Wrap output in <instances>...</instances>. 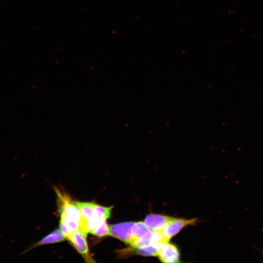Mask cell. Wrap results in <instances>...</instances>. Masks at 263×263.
I'll return each mask as SVG.
<instances>
[{
	"mask_svg": "<svg viewBox=\"0 0 263 263\" xmlns=\"http://www.w3.org/2000/svg\"><path fill=\"white\" fill-rule=\"evenodd\" d=\"M86 237L87 235L79 229L74 231L67 239L77 251L83 257L86 262H95L89 252Z\"/></svg>",
	"mask_w": 263,
	"mask_h": 263,
	"instance_id": "1",
	"label": "cell"
},
{
	"mask_svg": "<svg viewBox=\"0 0 263 263\" xmlns=\"http://www.w3.org/2000/svg\"><path fill=\"white\" fill-rule=\"evenodd\" d=\"M134 222H128L109 225V235L130 244L132 240L131 229Z\"/></svg>",
	"mask_w": 263,
	"mask_h": 263,
	"instance_id": "2",
	"label": "cell"
},
{
	"mask_svg": "<svg viewBox=\"0 0 263 263\" xmlns=\"http://www.w3.org/2000/svg\"><path fill=\"white\" fill-rule=\"evenodd\" d=\"M197 221L196 218L185 219L175 218L160 232L165 238L169 241L171 238L177 234L182 228L188 225H194Z\"/></svg>",
	"mask_w": 263,
	"mask_h": 263,
	"instance_id": "3",
	"label": "cell"
},
{
	"mask_svg": "<svg viewBox=\"0 0 263 263\" xmlns=\"http://www.w3.org/2000/svg\"><path fill=\"white\" fill-rule=\"evenodd\" d=\"M159 259L163 263H179L180 253L178 248L174 244L165 243L160 248L158 256Z\"/></svg>",
	"mask_w": 263,
	"mask_h": 263,
	"instance_id": "4",
	"label": "cell"
},
{
	"mask_svg": "<svg viewBox=\"0 0 263 263\" xmlns=\"http://www.w3.org/2000/svg\"><path fill=\"white\" fill-rule=\"evenodd\" d=\"M175 218L162 214H150L144 219V223L151 229L160 231Z\"/></svg>",
	"mask_w": 263,
	"mask_h": 263,
	"instance_id": "5",
	"label": "cell"
},
{
	"mask_svg": "<svg viewBox=\"0 0 263 263\" xmlns=\"http://www.w3.org/2000/svg\"><path fill=\"white\" fill-rule=\"evenodd\" d=\"M66 239V238L60 230L56 229L37 243L31 244L25 250L19 253V256L22 255L38 246L60 242L64 241Z\"/></svg>",
	"mask_w": 263,
	"mask_h": 263,
	"instance_id": "6",
	"label": "cell"
},
{
	"mask_svg": "<svg viewBox=\"0 0 263 263\" xmlns=\"http://www.w3.org/2000/svg\"><path fill=\"white\" fill-rule=\"evenodd\" d=\"M165 243H157L138 248H135L132 246V248L126 249L123 252L132 253L133 254L144 256H158L160 248Z\"/></svg>",
	"mask_w": 263,
	"mask_h": 263,
	"instance_id": "7",
	"label": "cell"
},
{
	"mask_svg": "<svg viewBox=\"0 0 263 263\" xmlns=\"http://www.w3.org/2000/svg\"><path fill=\"white\" fill-rule=\"evenodd\" d=\"M131 231L133 240L147 237L152 234L153 230L150 229L144 222L139 221L134 223Z\"/></svg>",
	"mask_w": 263,
	"mask_h": 263,
	"instance_id": "8",
	"label": "cell"
},
{
	"mask_svg": "<svg viewBox=\"0 0 263 263\" xmlns=\"http://www.w3.org/2000/svg\"><path fill=\"white\" fill-rule=\"evenodd\" d=\"M76 204L81 215L80 225L90 220L94 216V203L92 202H77Z\"/></svg>",
	"mask_w": 263,
	"mask_h": 263,
	"instance_id": "9",
	"label": "cell"
},
{
	"mask_svg": "<svg viewBox=\"0 0 263 263\" xmlns=\"http://www.w3.org/2000/svg\"><path fill=\"white\" fill-rule=\"evenodd\" d=\"M94 216L101 221L106 220L110 217L113 207H105L94 203Z\"/></svg>",
	"mask_w": 263,
	"mask_h": 263,
	"instance_id": "10",
	"label": "cell"
},
{
	"mask_svg": "<svg viewBox=\"0 0 263 263\" xmlns=\"http://www.w3.org/2000/svg\"><path fill=\"white\" fill-rule=\"evenodd\" d=\"M89 233L99 237L109 235V225L107 223L106 220H104Z\"/></svg>",
	"mask_w": 263,
	"mask_h": 263,
	"instance_id": "11",
	"label": "cell"
},
{
	"mask_svg": "<svg viewBox=\"0 0 263 263\" xmlns=\"http://www.w3.org/2000/svg\"><path fill=\"white\" fill-rule=\"evenodd\" d=\"M60 221L65 223L73 231L80 229L79 221L70 218L63 213H60Z\"/></svg>",
	"mask_w": 263,
	"mask_h": 263,
	"instance_id": "12",
	"label": "cell"
},
{
	"mask_svg": "<svg viewBox=\"0 0 263 263\" xmlns=\"http://www.w3.org/2000/svg\"><path fill=\"white\" fill-rule=\"evenodd\" d=\"M59 228L61 231L64 234L65 237L67 239L74 232L70 227H69L65 223L60 221Z\"/></svg>",
	"mask_w": 263,
	"mask_h": 263,
	"instance_id": "13",
	"label": "cell"
}]
</instances>
